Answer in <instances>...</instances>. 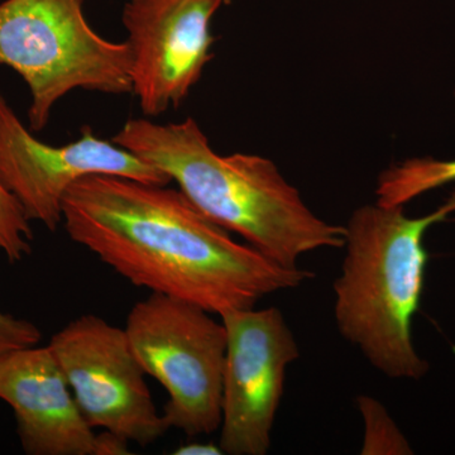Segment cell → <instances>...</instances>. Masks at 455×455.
<instances>
[{"mask_svg": "<svg viewBox=\"0 0 455 455\" xmlns=\"http://www.w3.org/2000/svg\"><path fill=\"white\" fill-rule=\"evenodd\" d=\"M62 224L71 241L134 286L217 315L250 309L315 276L239 243L170 185L85 176L66 193Z\"/></svg>", "mask_w": 455, "mask_h": 455, "instance_id": "1", "label": "cell"}, {"mask_svg": "<svg viewBox=\"0 0 455 455\" xmlns=\"http://www.w3.org/2000/svg\"><path fill=\"white\" fill-rule=\"evenodd\" d=\"M178 185L209 220L283 267L304 254L343 248L346 227L317 217L276 164L259 155L215 152L196 119H130L112 139Z\"/></svg>", "mask_w": 455, "mask_h": 455, "instance_id": "2", "label": "cell"}, {"mask_svg": "<svg viewBox=\"0 0 455 455\" xmlns=\"http://www.w3.org/2000/svg\"><path fill=\"white\" fill-rule=\"evenodd\" d=\"M455 212V190L435 212L410 218L405 206H359L346 227V256L334 283L338 331L385 376L419 379L411 322L420 307L429 254L424 236Z\"/></svg>", "mask_w": 455, "mask_h": 455, "instance_id": "3", "label": "cell"}, {"mask_svg": "<svg viewBox=\"0 0 455 455\" xmlns=\"http://www.w3.org/2000/svg\"><path fill=\"white\" fill-rule=\"evenodd\" d=\"M85 0H4L0 3V65L31 92L29 127L49 124L53 108L74 90L132 94L127 42L108 41L84 14Z\"/></svg>", "mask_w": 455, "mask_h": 455, "instance_id": "4", "label": "cell"}, {"mask_svg": "<svg viewBox=\"0 0 455 455\" xmlns=\"http://www.w3.org/2000/svg\"><path fill=\"white\" fill-rule=\"evenodd\" d=\"M146 374L169 395L170 429L193 438L220 427L227 331L197 305L151 292L132 307L124 328Z\"/></svg>", "mask_w": 455, "mask_h": 455, "instance_id": "5", "label": "cell"}, {"mask_svg": "<svg viewBox=\"0 0 455 455\" xmlns=\"http://www.w3.org/2000/svg\"><path fill=\"white\" fill-rule=\"evenodd\" d=\"M49 347L92 429L142 447L169 431L124 329L86 314L57 331Z\"/></svg>", "mask_w": 455, "mask_h": 455, "instance_id": "6", "label": "cell"}, {"mask_svg": "<svg viewBox=\"0 0 455 455\" xmlns=\"http://www.w3.org/2000/svg\"><path fill=\"white\" fill-rule=\"evenodd\" d=\"M220 447L224 454L266 455L284 392L287 368L300 348L278 307L228 310Z\"/></svg>", "mask_w": 455, "mask_h": 455, "instance_id": "7", "label": "cell"}, {"mask_svg": "<svg viewBox=\"0 0 455 455\" xmlns=\"http://www.w3.org/2000/svg\"><path fill=\"white\" fill-rule=\"evenodd\" d=\"M122 176L154 185H171L169 176L90 127L65 146L41 142L27 130L0 92V181L16 197L26 217L55 232L62 224L68 188L85 176Z\"/></svg>", "mask_w": 455, "mask_h": 455, "instance_id": "8", "label": "cell"}, {"mask_svg": "<svg viewBox=\"0 0 455 455\" xmlns=\"http://www.w3.org/2000/svg\"><path fill=\"white\" fill-rule=\"evenodd\" d=\"M224 0H128L122 22L132 94L146 118L179 108L212 59V17Z\"/></svg>", "mask_w": 455, "mask_h": 455, "instance_id": "9", "label": "cell"}, {"mask_svg": "<svg viewBox=\"0 0 455 455\" xmlns=\"http://www.w3.org/2000/svg\"><path fill=\"white\" fill-rule=\"evenodd\" d=\"M0 400L13 409L26 454H97V434L49 346L0 355Z\"/></svg>", "mask_w": 455, "mask_h": 455, "instance_id": "10", "label": "cell"}, {"mask_svg": "<svg viewBox=\"0 0 455 455\" xmlns=\"http://www.w3.org/2000/svg\"><path fill=\"white\" fill-rule=\"evenodd\" d=\"M454 181L455 160L410 158L388 167L379 176L376 203L383 206H405L415 197Z\"/></svg>", "mask_w": 455, "mask_h": 455, "instance_id": "11", "label": "cell"}, {"mask_svg": "<svg viewBox=\"0 0 455 455\" xmlns=\"http://www.w3.org/2000/svg\"><path fill=\"white\" fill-rule=\"evenodd\" d=\"M355 403L364 425L362 455L412 454L405 436L377 398L362 395Z\"/></svg>", "mask_w": 455, "mask_h": 455, "instance_id": "12", "label": "cell"}, {"mask_svg": "<svg viewBox=\"0 0 455 455\" xmlns=\"http://www.w3.org/2000/svg\"><path fill=\"white\" fill-rule=\"evenodd\" d=\"M32 242L31 220L0 181V251L9 262H20L32 253Z\"/></svg>", "mask_w": 455, "mask_h": 455, "instance_id": "13", "label": "cell"}, {"mask_svg": "<svg viewBox=\"0 0 455 455\" xmlns=\"http://www.w3.org/2000/svg\"><path fill=\"white\" fill-rule=\"evenodd\" d=\"M41 338L37 325L0 310V355L12 350L37 346Z\"/></svg>", "mask_w": 455, "mask_h": 455, "instance_id": "14", "label": "cell"}, {"mask_svg": "<svg viewBox=\"0 0 455 455\" xmlns=\"http://www.w3.org/2000/svg\"><path fill=\"white\" fill-rule=\"evenodd\" d=\"M128 440L114 434L112 431L104 430L97 434V454L95 455H128Z\"/></svg>", "mask_w": 455, "mask_h": 455, "instance_id": "15", "label": "cell"}, {"mask_svg": "<svg viewBox=\"0 0 455 455\" xmlns=\"http://www.w3.org/2000/svg\"><path fill=\"white\" fill-rule=\"evenodd\" d=\"M173 455H221L224 454L220 445L205 443H188L175 449Z\"/></svg>", "mask_w": 455, "mask_h": 455, "instance_id": "16", "label": "cell"}, {"mask_svg": "<svg viewBox=\"0 0 455 455\" xmlns=\"http://www.w3.org/2000/svg\"><path fill=\"white\" fill-rule=\"evenodd\" d=\"M224 2H226V4H229V3L232 2V0H224Z\"/></svg>", "mask_w": 455, "mask_h": 455, "instance_id": "17", "label": "cell"}]
</instances>
